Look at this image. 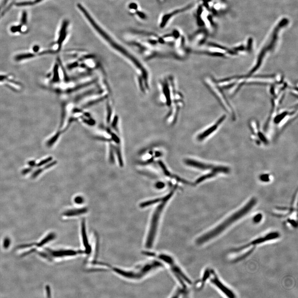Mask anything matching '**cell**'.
Masks as SVG:
<instances>
[{
    "instance_id": "1",
    "label": "cell",
    "mask_w": 298,
    "mask_h": 298,
    "mask_svg": "<svg viewBox=\"0 0 298 298\" xmlns=\"http://www.w3.org/2000/svg\"><path fill=\"white\" fill-rule=\"evenodd\" d=\"M139 37L138 41H132L131 44L139 49L145 58L156 56H177L175 49L155 33L143 31H132Z\"/></svg>"
},
{
    "instance_id": "2",
    "label": "cell",
    "mask_w": 298,
    "mask_h": 298,
    "mask_svg": "<svg viewBox=\"0 0 298 298\" xmlns=\"http://www.w3.org/2000/svg\"><path fill=\"white\" fill-rule=\"evenodd\" d=\"M257 203V200L256 198H252L242 207L230 215L218 225L199 237L196 240V244L198 245L204 244L220 235L231 226L249 213Z\"/></svg>"
},
{
    "instance_id": "3",
    "label": "cell",
    "mask_w": 298,
    "mask_h": 298,
    "mask_svg": "<svg viewBox=\"0 0 298 298\" xmlns=\"http://www.w3.org/2000/svg\"><path fill=\"white\" fill-rule=\"evenodd\" d=\"M268 242V239L266 234L261 236L242 246L230 250L228 253V257L233 263L240 262L251 255L257 247Z\"/></svg>"
},
{
    "instance_id": "4",
    "label": "cell",
    "mask_w": 298,
    "mask_h": 298,
    "mask_svg": "<svg viewBox=\"0 0 298 298\" xmlns=\"http://www.w3.org/2000/svg\"><path fill=\"white\" fill-rule=\"evenodd\" d=\"M174 191V189L170 192V193L167 194L166 196L163 197V200L160 202V204L158 206L153 213L150 224V229L147 237L146 243H145V246L147 248L150 249L152 248L153 246L157 232L159 220L161 214L167 201L173 195Z\"/></svg>"
},
{
    "instance_id": "5",
    "label": "cell",
    "mask_w": 298,
    "mask_h": 298,
    "mask_svg": "<svg viewBox=\"0 0 298 298\" xmlns=\"http://www.w3.org/2000/svg\"><path fill=\"white\" fill-rule=\"evenodd\" d=\"M163 266L162 263L157 261H152L139 266L132 271H124L121 269H115L114 271L127 278L132 280H140L149 273Z\"/></svg>"
},
{
    "instance_id": "6",
    "label": "cell",
    "mask_w": 298,
    "mask_h": 298,
    "mask_svg": "<svg viewBox=\"0 0 298 298\" xmlns=\"http://www.w3.org/2000/svg\"><path fill=\"white\" fill-rule=\"evenodd\" d=\"M205 83L214 96L217 99L222 108L229 113L233 119H235L236 115L233 108L226 97L222 90L218 86L217 82L212 78L207 77L205 78Z\"/></svg>"
},
{
    "instance_id": "7",
    "label": "cell",
    "mask_w": 298,
    "mask_h": 298,
    "mask_svg": "<svg viewBox=\"0 0 298 298\" xmlns=\"http://www.w3.org/2000/svg\"><path fill=\"white\" fill-rule=\"evenodd\" d=\"M158 258L162 261H164L170 265L173 274L175 275L176 278L179 281L180 283L182 284L183 287H185L186 284H191V282L189 279V278L183 273L171 257L167 255L162 254L159 255H158Z\"/></svg>"
},
{
    "instance_id": "8",
    "label": "cell",
    "mask_w": 298,
    "mask_h": 298,
    "mask_svg": "<svg viewBox=\"0 0 298 298\" xmlns=\"http://www.w3.org/2000/svg\"><path fill=\"white\" fill-rule=\"evenodd\" d=\"M209 279L210 282L219 290L220 292L227 297H236V294L233 291L224 283L213 269H210Z\"/></svg>"
},
{
    "instance_id": "9",
    "label": "cell",
    "mask_w": 298,
    "mask_h": 298,
    "mask_svg": "<svg viewBox=\"0 0 298 298\" xmlns=\"http://www.w3.org/2000/svg\"><path fill=\"white\" fill-rule=\"evenodd\" d=\"M195 2L188 4L185 6L176 9L173 11L165 13L161 17L160 22H159V27L161 28H164L168 24L169 22L175 17V16L179 15L181 13H184L188 10L191 9L195 5Z\"/></svg>"
},
{
    "instance_id": "10",
    "label": "cell",
    "mask_w": 298,
    "mask_h": 298,
    "mask_svg": "<svg viewBox=\"0 0 298 298\" xmlns=\"http://www.w3.org/2000/svg\"><path fill=\"white\" fill-rule=\"evenodd\" d=\"M197 21L200 26L205 27L210 29L213 26L212 19L209 14V10H206L203 5H200L196 12Z\"/></svg>"
},
{
    "instance_id": "11",
    "label": "cell",
    "mask_w": 298,
    "mask_h": 298,
    "mask_svg": "<svg viewBox=\"0 0 298 298\" xmlns=\"http://www.w3.org/2000/svg\"><path fill=\"white\" fill-rule=\"evenodd\" d=\"M249 125L251 133L255 138L259 142H262L261 143L263 144H268V141L265 135L260 131L259 125L258 122L255 120H251L250 122Z\"/></svg>"
},
{
    "instance_id": "12",
    "label": "cell",
    "mask_w": 298,
    "mask_h": 298,
    "mask_svg": "<svg viewBox=\"0 0 298 298\" xmlns=\"http://www.w3.org/2000/svg\"><path fill=\"white\" fill-rule=\"evenodd\" d=\"M226 117V116L225 115L222 116L221 118H220L219 119V120H218L217 122H216L215 123H214L212 126L209 127L207 129L203 131V133L199 135L197 137L198 140L199 141H203L205 138H207L209 135H211L212 133H214V131H216L217 129L219 127V126L223 123L224 121L225 120Z\"/></svg>"
},
{
    "instance_id": "13",
    "label": "cell",
    "mask_w": 298,
    "mask_h": 298,
    "mask_svg": "<svg viewBox=\"0 0 298 298\" xmlns=\"http://www.w3.org/2000/svg\"><path fill=\"white\" fill-rule=\"evenodd\" d=\"M184 162L185 164L189 166L203 170L214 171L216 168V166H217L213 165L212 164H206V163H203V162H198V161L191 160V159H186L184 161Z\"/></svg>"
},
{
    "instance_id": "14",
    "label": "cell",
    "mask_w": 298,
    "mask_h": 298,
    "mask_svg": "<svg viewBox=\"0 0 298 298\" xmlns=\"http://www.w3.org/2000/svg\"><path fill=\"white\" fill-rule=\"evenodd\" d=\"M69 22L68 20H65L62 23L61 29H60L58 44L59 45V48L61 47V45L67 36V31L68 27Z\"/></svg>"
},
{
    "instance_id": "15",
    "label": "cell",
    "mask_w": 298,
    "mask_h": 298,
    "mask_svg": "<svg viewBox=\"0 0 298 298\" xmlns=\"http://www.w3.org/2000/svg\"><path fill=\"white\" fill-rule=\"evenodd\" d=\"M47 250L50 252L51 255L55 257L71 256L76 255L78 253L77 251H73V250H59L58 251H52L49 249Z\"/></svg>"
},
{
    "instance_id": "16",
    "label": "cell",
    "mask_w": 298,
    "mask_h": 298,
    "mask_svg": "<svg viewBox=\"0 0 298 298\" xmlns=\"http://www.w3.org/2000/svg\"><path fill=\"white\" fill-rule=\"evenodd\" d=\"M87 209L86 208H83L80 209H74V210H69L66 211L64 213V215L66 216L71 217L80 215V214H84L87 212Z\"/></svg>"
},
{
    "instance_id": "17",
    "label": "cell",
    "mask_w": 298,
    "mask_h": 298,
    "mask_svg": "<svg viewBox=\"0 0 298 298\" xmlns=\"http://www.w3.org/2000/svg\"><path fill=\"white\" fill-rule=\"evenodd\" d=\"M284 224L289 228L295 229L298 226V222L297 218L293 217H289L286 220Z\"/></svg>"
},
{
    "instance_id": "18",
    "label": "cell",
    "mask_w": 298,
    "mask_h": 298,
    "mask_svg": "<svg viewBox=\"0 0 298 298\" xmlns=\"http://www.w3.org/2000/svg\"><path fill=\"white\" fill-rule=\"evenodd\" d=\"M218 174H219V173L218 172H216V171H212L210 173H207V174L199 178L198 179H197L196 182H195V183L196 184H198V183L203 182L204 180L212 178L217 176Z\"/></svg>"
},
{
    "instance_id": "19",
    "label": "cell",
    "mask_w": 298,
    "mask_h": 298,
    "mask_svg": "<svg viewBox=\"0 0 298 298\" xmlns=\"http://www.w3.org/2000/svg\"><path fill=\"white\" fill-rule=\"evenodd\" d=\"M82 235H83L84 246L86 248L87 252H89L90 249H89V246L88 243L87 238L86 232H85V224H84V220L82 222Z\"/></svg>"
},
{
    "instance_id": "20",
    "label": "cell",
    "mask_w": 298,
    "mask_h": 298,
    "mask_svg": "<svg viewBox=\"0 0 298 298\" xmlns=\"http://www.w3.org/2000/svg\"><path fill=\"white\" fill-rule=\"evenodd\" d=\"M163 197L162 198H159L155 199H153L152 200H150V201L143 202V203H141V204H140V207L141 208L147 207L152 205V204H156V203H160V202H161V201L163 200Z\"/></svg>"
},
{
    "instance_id": "21",
    "label": "cell",
    "mask_w": 298,
    "mask_h": 298,
    "mask_svg": "<svg viewBox=\"0 0 298 298\" xmlns=\"http://www.w3.org/2000/svg\"><path fill=\"white\" fill-rule=\"evenodd\" d=\"M34 56H35V55L34 54H32V53L19 54V55L15 56V59L16 60V61H21V60L26 59L32 58L34 57Z\"/></svg>"
},
{
    "instance_id": "22",
    "label": "cell",
    "mask_w": 298,
    "mask_h": 298,
    "mask_svg": "<svg viewBox=\"0 0 298 298\" xmlns=\"http://www.w3.org/2000/svg\"><path fill=\"white\" fill-rule=\"evenodd\" d=\"M55 234L54 233H50L48 236H47L46 237H45L44 239L42 240L40 243H39L37 244V246L39 247L42 246L43 245L48 243L49 241H50L51 240L55 238Z\"/></svg>"
},
{
    "instance_id": "23",
    "label": "cell",
    "mask_w": 298,
    "mask_h": 298,
    "mask_svg": "<svg viewBox=\"0 0 298 298\" xmlns=\"http://www.w3.org/2000/svg\"><path fill=\"white\" fill-rule=\"evenodd\" d=\"M113 148L115 149V151H116L118 158L119 164L121 167H123V160H122V154H121L120 147H114Z\"/></svg>"
},
{
    "instance_id": "24",
    "label": "cell",
    "mask_w": 298,
    "mask_h": 298,
    "mask_svg": "<svg viewBox=\"0 0 298 298\" xmlns=\"http://www.w3.org/2000/svg\"><path fill=\"white\" fill-rule=\"evenodd\" d=\"M262 219H263V215H262V214L259 213L255 214L253 216L252 221H253V223L255 224H258L261 222V221H262Z\"/></svg>"
},
{
    "instance_id": "25",
    "label": "cell",
    "mask_w": 298,
    "mask_h": 298,
    "mask_svg": "<svg viewBox=\"0 0 298 298\" xmlns=\"http://www.w3.org/2000/svg\"><path fill=\"white\" fill-rule=\"evenodd\" d=\"M59 135V133H57L54 137L51 138L48 141L47 143H46L47 146L49 147H52L55 143V142H56L58 139Z\"/></svg>"
},
{
    "instance_id": "26",
    "label": "cell",
    "mask_w": 298,
    "mask_h": 298,
    "mask_svg": "<svg viewBox=\"0 0 298 298\" xmlns=\"http://www.w3.org/2000/svg\"><path fill=\"white\" fill-rule=\"evenodd\" d=\"M158 163L159 164H160V166L161 168H162V170H163V172H164V174H165L167 176L172 177V176L171 175V173H170V172H169L167 168H166V167L165 165H164V163H163V162H162L161 161H159Z\"/></svg>"
},
{
    "instance_id": "27",
    "label": "cell",
    "mask_w": 298,
    "mask_h": 298,
    "mask_svg": "<svg viewBox=\"0 0 298 298\" xmlns=\"http://www.w3.org/2000/svg\"><path fill=\"white\" fill-rule=\"evenodd\" d=\"M128 8L132 11V13H133L135 11L139 8V5L137 3H134V2H132V3H130L129 4Z\"/></svg>"
},
{
    "instance_id": "28",
    "label": "cell",
    "mask_w": 298,
    "mask_h": 298,
    "mask_svg": "<svg viewBox=\"0 0 298 298\" xmlns=\"http://www.w3.org/2000/svg\"><path fill=\"white\" fill-rule=\"evenodd\" d=\"M259 179L261 182H270L271 180L270 175L267 173L261 174L260 175Z\"/></svg>"
},
{
    "instance_id": "29",
    "label": "cell",
    "mask_w": 298,
    "mask_h": 298,
    "mask_svg": "<svg viewBox=\"0 0 298 298\" xmlns=\"http://www.w3.org/2000/svg\"><path fill=\"white\" fill-rule=\"evenodd\" d=\"M113 147L112 146V144H110V151H109V160L110 162L112 164H113L114 162V156H113Z\"/></svg>"
},
{
    "instance_id": "30",
    "label": "cell",
    "mask_w": 298,
    "mask_h": 298,
    "mask_svg": "<svg viewBox=\"0 0 298 298\" xmlns=\"http://www.w3.org/2000/svg\"><path fill=\"white\" fill-rule=\"evenodd\" d=\"M22 28V25H18V26H13L11 28V31L13 33H16V32H20Z\"/></svg>"
},
{
    "instance_id": "31",
    "label": "cell",
    "mask_w": 298,
    "mask_h": 298,
    "mask_svg": "<svg viewBox=\"0 0 298 298\" xmlns=\"http://www.w3.org/2000/svg\"><path fill=\"white\" fill-rule=\"evenodd\" d=\"M11 244V241L8 238H6L4 240L3 242V247L5 249H7L9 246L10 244Z\"/></svg>"
},
{
    "instance_id": "32",
    "label": "cell",
    "mask_w": 298,
    "mask_h": 298,
    "mask_svg": "<svg viewBox=\"0 0 298 298\" xmlns=\"http://www.w3.org/2000/svg\"><path fill=\"white\" fill-rule=\"evenodd\" d=\"M27 14L26 12L24 11L23 12L22 15V19H21V22L22 24H26L27 23Z\"/></svg>"
},
{
    "instance_id": "33",
    "label": "cell",
    "mask_w": 298,
    "mask_h": 298,
    "mask_svg": "<svg viewBox=\"0 0 298 298\" xmlns=\"http://www.w3.org/2000/svg\"><path fill=\"white\" fill-rule=\"evenodd\" d=\"M74 201L75 203H77V204H81L84 202V199L82 197L77 196L75 198Z\"/></svg>"
},
{
    "instance_id": "34",
    "label": "cell",
    "mask_w": 298,
    "mask_h": 298,
    "mask_svg": "<svg viewBox=\"0 0 298 298\" xmlns=\"http://www.w3.org/2000/svg\"><path fill=\"white\" fill-rule=\"evenodd\" d=\"M52 157H49L47 159H46L45 160H43L42 161H41L38 164V166H41L43 165H44L46 163H48L49 162H50L52 160Z\"/></svg>"
},
{
    "instance_id": "35",
    "label": "cell",
    "mask_w": 298,
    "mask_h": 298,
    "mask_svg": "<svg viewBox=\"0 0 298 298\" xmlns=\"http://www.w3.org/2000/svg\"><path fill=\"white\" fill-rule=\"evenodd\" d=\"M155 186L157 189H162V188H164L165 186V184L163 182H158V183L156 184Z\"/></svg>"
},
{
    "instance_id": "36",
    "label": "cell",
    "mask_w": 298,
    "mask_h": 298,
    "mask_svg": "<svg viewBox=\"0 0 298 298\" xmlns=\"http://www.w3.org/2000/svg\"><path fill=\"white\" fill-rule=\"evenodd\" d=\"M42 171H43V170L39 169V170L34 172V174H33V175H32V176H33V178L36 177V176H37L39 174H40L42 172Z\"/></svg>"
},
{
    "instance_id": "37",
    "label": "cell",
    "mask_w": 298,
    "mask_h": 298,
    "mask_svg": "<svg viewBox=\"0 0 298 298\" xmlns=\"http://www.w3.org/2000/svg\"><path fill=\"white\" fill-rule=\"evenodd\" d=\"M8 77L6 75H0V82H2L7 79Z\"/></svg>"
},
{
    "instance_id": "38",
    "label": "cell",
    "mask_w": 298,
    "mask_h": 298,
    "mask_svg": "<svg viewBox=\"0 0 298 298\" xmlns=\"http://www.w3.org/2000/svg\"><path fill=\"white\" fill-rule=\"evenodd\" d=\"M46 292H47L48 296L49 297V295H50L51 294L50 289L49 287V286H47L46 287Z\"/></svg>"
},
{
    "instance_id": "39",
    "label": "cell",
    "mask_w": 298,
    "mask_h": 298,
    "mask_svg": "<svg viewBox=\"0 0 298 298\" xmlns=\"http://www.w3.org/2000/svg\"><path fill=\"white\" fill-rule=\"evenodd\" d=\"M31 170V169H26L25 170H23V172H22V173L24 174H26V173H28L29 172H30Z\"/></svg>"
},
{
    "instance_id": "40",
    "label": "cell",
    "mask_w": 298,
    "mask_h": 298,
    "mask_svg": "<svg viewBox=\"0 0 298 298\" xmlns=\"http://www.w3.org/2000/svg\"><path fill=\"white\" fill-rule=\"evenodd\" d=\"M39 49H40V47H39L38 46H34L33 48V50L34 51V52H36L39 51Z\"/></svg>"
},
{
    "instance_id": "41",
    "label": "cell",
    "mask_w": 298,
    "mask_h": 298,
    "mask_svg": "<svg viewBox=\"0 0 298 298\" xmlns=\"http://www.w3.org/2000/svg\"><path fill=\"white\" fill-rule=\"evenodd\" d=\"M29 164L30 165H31V166H34V164H35V162H33V161H32V162H30L29 163Z\"/></svg>"
}]
</instances>
